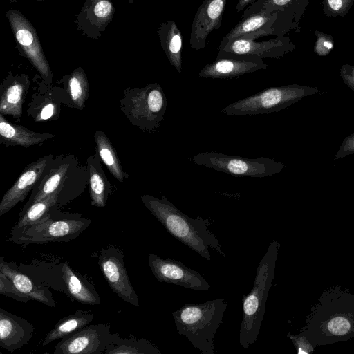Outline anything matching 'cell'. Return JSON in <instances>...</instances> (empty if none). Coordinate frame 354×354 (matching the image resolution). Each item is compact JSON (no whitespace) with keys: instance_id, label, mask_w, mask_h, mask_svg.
Here are the masks:
<instances>
[{"instance_id":"obj_15","label":"cell","mask_w":354,"mask_h":354,"mask_svg":"<svg viewBox=\"0 0 354 354\" xmlns=\"http://www.w3.org/2000/svg\"><path fill=\"white\" fill-rule=\"evenodd\" d=\"M115 11L111 0H85L76 17L77 29L89 38L99 39Z\"/></svg>"},{"instance_id":"obj_35","label":"cell","mask_w":354,"mask_h":354,"mask_svg":"<svg viewBox=\"0 0 354 354\" xmlns=\"http://www.w3.org/2000/svg\"><path fill=\"white\" fill-rule=\"evenodd\" d=\"M330 6L334 10H338L342 7V0H328Z\"/></svg>"},{"instance_id":"obj_24","label":"cell","mask_w":354,"mask_h":354,"mask_svg":"<svg viewBox=\"0 0 354 354\" xmlns=\"http://www.w3.org/2000/svg\"><path fill=\"white\" fill-rule=\"evenodd\" d=\"M160 45L169 63L180 73L182 71V35L176 22H162L157 30Z\"/></svg>"},{"instance_id":"obj_20","label":"cell","mask_w":354,"mask_h":354,"mask_svg":"<svg viewBox=\"0 0 354 354\" xmlns=\"http://www.w3.org/2000/svg\"><path fill=\"white\" fill-rule=\"evenodd\" d=\"M61 272L66 294L72 299L89 306L101 303V297L93 283L80 272L75 271L68 262L62 264Z\"/></svg>"},{"instance_id":"obj_8","label":"cell","mask_w":354,"mask_h":354,"mask_svg":"<svg viewBox=\"0 0 354 354\" xmlns=\"http://www.w3.org/2000/svg\"><path fill=\"white\" fill-rule=\"evenodd\" d=\"M6 15L21 54L30 61L44 81L51 84L53 73L35 27L17 10L10 9Z\"/></svg>"},{"instance_id":"obj_21","label":"cell","mask_w":354,"mask_h":354,"mask_svg":"<svg viewBox=\"0 0 354 354\" xmlns=\"http://www.w3.org/2000/svg\"><path fill=\"white\" fill-rule=\"evenodd\" d=\"M54 137L51 133L32 131L23 126L10 123L0 113V141L6 145L29 147Z\"/></svg>"},{"instance_id":"obj_22","label":"cell","mask_w":354,"mask_h":354,"mask_svg":"<svg viewBox=\"0 0 354 354\" xmlns=\"http://www.w3.org/2000/svg\"><path fill=\"white\" fill-rule=\"evenodd\" d=\"M70 162L66 160L50 167L44 176L32 189L29 200L24 207L32 203L44 199L56 193H61L64 185Z\"/></svg>"},{"instance_id":"obj_28","label":"cell","mask_w":354,"mask_h":354,"mask_svg":"<svg viewBox=\"0 0 354 354\" xmlns=\"http://www.w3.org/2000/svg\"><path fill=\"white\" fill-rule=\"evenodd\" d=\"M94 139L100 158L112 176L119 182L122 183L124 178L129 177V175L123 170L111 142L102 131H95Z\"/></svg>"},{"instance_id":"obj_31","label":"cell","mask_w":354,"mask_h":354,"mask_svg":"<svg viewBox=\"0 0 354 354\" xmlns=\"http://www.w3.org/2000/svg\"><path fill=\"white\" fill-rule=\"evenodd\" d=\"M37 108L34 109L32 117L35 122H43L55 119L59 115V106L51 98H45Z\"/></svg>"},{"instance_id":"obj_25","label":"cell","mask_w":354,"mask_h":354,"mask_svg":"<svg viewBox=\"0 0 354 354\" xmlns=\"http://www.w3.org/2000/svg\"><path fill=\"white\" fill-rule=\"evenodd\" d=\"M88 170V191L91 205L97 207H104L110 190V185L107 180L97 156H90L87 158Z\"/></svg>"},{"instance_id":"obj_36","label":"cell","mask_w":354,"mask_h":354,"mask_svg":"<svg viewBox=\"0 0 354 354\" xmlns=\"http://www.w3.org/2000/svg\"><path fill=\"white\" fill-rule=\"evenodd\" d=\"M273 4L276 6H283L288 3L290 0H270Z\"/></svg>"},{"instance_id":"obj_32","label":"cell","mask_w":354,"mask_h":354,"mask_svg":"<svg viewBox=\"0 0 354 354\" xmlns=\"http://www.w3.org/2000/svg\"><path fill=\"white\" fill-rule=\"evenodd\" d=\"M0 293L20 302L26 303L31 300L28 296L21 293L13 283L0 272Z\"/></svg>"},{"instance_id":"obj_30","label":"cell","mask_w":354,"mask_h":354,"mask_svg":"<svg viewBox=\"0 0 354 354\" xmlns=\"http://www.w3.org/2000/svg\"><path fill=\"white\" fill-rule=\"evenodd\" d=\"M104 354H161V352L147 339L119 336L114 344L105 351Z\"/></svg>"},{"instance_id":"obj_3","label":"cell","mask_w":354,"mask_h":354,"mask_svg":"<svg viewBox=\"0 0 354 354\" xmlns=\"http://www.w3.org/2000/svg\"><path fill=\"white\" fill-rule=\"evenodd\" d=\"M280 243L271 242L261 260L250 292L243 296V316L239 333V344L248 348L257 339L263 319L266 303L274 279V269Z\"/></svg>"},{"instance_id":"obj_39","label":"cell","mask_w":354,"mask_h":354,"mask_svg":"<svg viewBox=\"0 0 354 354\" xmlns=\"http://www.w3.org/2000/svg\"><path fill=\"white\" fill-rule=\"evenodd\" d=\"M37 1H45V0H37Z\"/></svg>"},{"instance_id":"obj_6","label":"cell","mask_w":354,"mask_h":354,"mask_svg":"<svg viewBox=\"0 0 354 354\" xmlns=\"http://www.w3.org/2000/svg\"><path fill=\"white\" fill-rule=\"evenodd\" d=\"M91 222L80 214L62 213L59 209L42 223L12 230L10 239L19 245L68 242L77 238L89 227Z\"/></svg>"},{"instance_id":"obj_1","label":"cell","mask_w":354,"mask_h":354,"mask_svg":"<svg viewBox=\"0 0 354 354\" xmlns=\"http://www.w3.org/2000/svg\"><path fill=\"white\" fill-rule=\"evenodd\" d=\"M299 333L315 346L353 339L354 293L340 286L326 288Z\"/></svg>"},{"instance_id":"obj_4","label":"cell","mask_w":354,"mask_h":354,"mask_svg":"<svg viewBox=\"0 0 354 354\" xmlns=\"http://www.w3.org/2000/svg\"><path fill=\"white\" fill-rule=\"evenodd\" d=\"M224 298L185 304L172 313L178 333L203 354H214V339L227 308Z\"/></svg>"},{"instance_id":"obj_34","label":"cell","mask_w":354,"mask_h":354,"mask_svg":"<svg viewBox=\"0 0 354 354\" xmlns=\"http://www.w3.org/2000/svg\"><path fill=\"white\" fill-rule=\"evenodd\" d=\"M255 1L256 0H239L236 10L237 12L242 11L247 6Z\"/></svg>"},{"instance_id":"obj_38","label":"cell","mask_w":354,"mask_h":354,"mask_svg":"<svg viewBox=\"0 0 354 354\" xmlns=\"http://www.w3.org/2000/svg\"><path fill=\"white\" fill-rule=\"evenodd\" d=\"M130 4H132L134 0H127Z\"/></svg>"},{"instance_id":"obj_9","label":"cell","mask_w":354,"mask_h":354,"mask_svg":"<svg viewBox=\"0 0 354 354\" xmlns=\"http://www.w3.org/2000/svg\"><path fill=\"white\" fill-rule=\"evenodd\" d=\"M111 328L108 324H88L61 339L53 354H104L120 336L112 333Z\"/></svg>"},{"instance_id":"obj_17","label":"cell","mask_w":354,"mask_h":354,"mask_svg":"<svg viewBox=\"0 0 354 354\" xmlns=\"http://www.w3.org/2000/svg\"><path fill=\"white\" fill-rule=\"evenodd\" d=\"M34 326L27 319L0 308V346L12 353L28 344Z\"/></svg>"},{"instance_id":"obj_2","label":"cell","mask_w":354,"mask_h":354,"mask_svg":"<svg viewBox=\"0 0 354 354\" xmlns=\"http://www.w3.org/2000/svg\"><path fill=\"white\" fill-rule=\"evenodd\" d=\"M141 201L170 234L200 256L211 260L209 249H213L225 257L218 240L209 230L211 223L208 219L188 216L165 196L159 198L144 194Z\"/></svg>"},{"instance_id":"obj_33","label":"cell","mask_w":354,"mask_h":354,"mask_svg":"<svg viewBox=\"0 0 354 354\" xmlns=\"http://www.w3.org/2000/svg\"><path fill=\"white\" fill-rule=\"evenodd\" d=\"M287 336L292 341L298 354H310L314 351L315 346L310 342L305 335L300 333L292 335L288 333Z\"/></svg>"},{"instance_id":"obj_26","label":"cell","mask_w":354,"mask_h":354,"mask_svg":"<svg viewBox=\"0 0 354 354\" xmlns=\"http://www.w3.org/2000/svg\"><path fill=\"white\" fill-rule=\"evenodd\" d=\"M91 311L76 310L72 315L61 319L44 338L41 345L46 346L62 339L89 324L93 319Z\"/></svg>"},{"instance_id":"obj_14","label":"cell","mask_w":354,"mask_h":354,"mask_svg":"<svg viewBox=\"0 0 354 354\" xmlns=\"http://www.w3.org/2000/svg\"><path fill=\"white\" fill-rule=\"evenodd\" d=\"M227 0H204L198 8L192 24L189 44L192 49L200 50L206 46L209 35L218 29Z\"/></svg>"},{"instance_id":"obj_27","label":"cell","mask_w":354,"mask_h":354,"mask_svg":"<svg viewBox=\"0 0 354 354\" xmlns=\"http://www.w3.org/2000/svg\"><path fill=\"white\" fill-rule=\"evenodd\" d=\"M272 16L266 10L253 13L237 24L221 40L218 50L229 42L257 32H265Z\"/></svg>"},{"instance_id":"obj_11","label":"cell","mask_w":354,"mask_h":354,"mask_svg":"<svg viewBox=\"0 0 354 354\" xmlns=\"http://www.w3.org/2000/svg\"><path fill=\"white\" fill-rule=\"evenodd\" d=\"M111 289L124 301L138 307V297L129 280L122 249L113 245L95 255Z\"/></svg>"},{"instance_id":"obj_13","label":"cell","mask_w":354,"mask_h":354,"mask_svg":"<svg viewBox=\"0 0 354 354\" xmlns=\"http://www.w3.org/2000/svg\"><path fill=\"white\" fill-rule=\"evenodd\" d=\"M53 161V155H47L29 164L14 185L5 193L0 202V216H3L17 203L23 201L44 176Z\"/></svg>"},{"instance_id":"obj_19","label":"cell","mask_w":354,"mask_h":354,"mask_svg":"<svg viewBox=\"0 0 354 354\" xmlns=\"http://www.w3.org/2000/svg\"><path fill=\"white\" fill-rule=\"evenodd\" d=\"M28 76L9 75L1 86L0 113L10 115L19 119L22 115V106L29 87Z\"/></svg>"},{"instance_id":"obj_5","label":"cell","mask_w":354,"mask_h":354,"mask_svg":"<svg viewBox=\"0 0 354 354\" xmlns=\"http://www.w3.org/2000/svg\"><path fill=\"white\" fill-rule=\"evenodd\" d=\"M167 101L157 83L143 88H128L120 100V109L129 122L140 130L151 133L160 126Z\"/></svg>"},{"instance_id":"obj_10","label":"cell","mask_w":354,"mask_h":354,"mask_svg":"<svg viewBox=\"0 0 354 354\" xmlns=\"http://www.w3.org/2000/svg\"><path fill=\"white\" fill-rule=\"evenodd\" d=\"M297 97V90L290 87H272L232 102L221 113L228 115L268 114L283 109Z\"/></svg>"},{"instance_id":"obj_23","label":"cell","mask_w":354,"mask_h":354,"mask_svg":"<svg viewBox=\"0 0 354 354\" xmlns=\"http://www.w3.org/2000/svg\"><path fill=\"white\" fill-rule=\"evenodd\" d=\"M60 193H56L44 199L35 201L24 207L13 230L24 228L27 226L42 223L50 218L57 210L58 198Z\"/></svg>"},{"instance_id":"obj_12","label":"cell","mask_w":354,"mask_h":354,"mask_svg":"<svg viewBox=\"0 0 354 354\" xmlns=\"http://www.w3.org/2000/svg\"><path fill=\"white\" fill-rule=\"evenodd\" d=\"M148 264L153 274L160 282L197 291H206L210 288V285L203 275L180 261L169 258L162 259L155 254H150Z\"/></svg>"},{"instance_id":"obj_29","label":"cell","mask_w":354,"mask_h":354,"mask_svg":"<svg viewBox=\"0 0 354 354\" xmlns=\"http://www.w3.org/2000/svg\"><path fill=\"white\" fill-rule=\"evenodd\" d=\"M66 93L74 107L82 109L88 97V82L84 71L79 67L66 80Z\"/></svg>"},{"instance_id":"obj_7","label":"cell","mask_w":354,"mask_h":354,"mask_svg":"<svg viewBox=\"0 0 354 354\" xmlns=\"http://www.w3.org/2000/svg\"><path fill=\"white\" fill-rule=\"evenodd\" d=\"M189 160L236 177L265 178L278 173L283 167L269 158H248L216 151L198 153Z\"/></svg>"},{"instance_id":"obj_16","label":"cell","mask_w":354,"mask_h":354,"mask_svg":"<svg viewBox=\"0 0 354 354\" xmlns=\"http://www.w3.org/2000/svg\"><path fill=\"white\" fill-rule=\"evenodd\" d=\"M268 67L260 58L222 57L205 65L198 76L211 79H230Z\"/></svg>"},{"instance_id":"obj_37","label":"cell","mask_w":354,"mask_h":354,"mask_svg":"<svg viewBox=\"0 0 354 354\" xmlns=\"http://www.w3.org/2000/svg\"><path fill=\"white\" fill-rule=\"evenodd\" d=\"M324 45L327 47L328 49L331 48H332V44L329 41H326L324 43Z\"/></svg>"},{"instance_id":"obj_18","label":"cell","mask_w":354,"mask_h":354,"mask_svg":"<svg viewBox=\"0 0 354 354\" xmlns=\"http://www.w3.org/2000/svg\"><path fill=\"white\" fill-rule=\"evenodd\" d=\"M0 272L4 274L23 294L48 306L54 307L56 301L46 286L35 282L30 277L19 270L13 263L0 258Z\"/></svg>"}]
</instances>
